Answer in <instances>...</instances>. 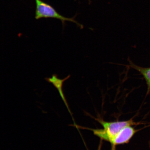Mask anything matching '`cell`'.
<instances>
[{
	"instance_id": "cell-8",
	"label": "cell",
	"mask_w": 150,
	"mask_h": 150,
	"mask_svg": "<svg viewBox=\"0 0 150 150\" xmlns=\"http://www.w3.org/2000/svg\"><path fill=\"white\" fill-rule=\"evenodd\" d=\"M88 1H89V4L91 3V0H88Z\"/></svg>"
},
{
	"instance_id": "cell-3",
	"label": "cell",
	"mask_w": 150,
	"mask_h": 150,
	"mask_svg": "<svg viewBox=\"0 0 150 150\" xmlns=\"http://www.w3.org/2000/svg\"><path fill=\"white\" fill-rule=\"evenodd\" d=\"M137 131L132 126L125 127L114 138L111 145L116 146L128 143Z\"/></svg>"
},
{
	"instance_id": "cell-2",
	"label": "cell",
	"mask_w": 150,
	"mask_h": 150,
	"mask_svg": "<svg viewBox=\"0 0 150 150\" xmlns=\"http://www.w3.org/2000/svg\"><path fill=\"white\" fill-rule=\"evenodd\" d=\"M36 4L35 18L37 20L42 18H54L61 21L63 27H64L66 21L73 22L79 27L83 29V26L75 20V17L68 18L65 17L59 13L51 5L48 4L42 0H35Z\"/></svg>"
},
{
	"instance_id": "cell-1",
	"label": "cell",
	"mask_w": 150,
	"mask_h": 150,
	"mask_svg": "<svg viewBox=\"0 0 150 150\" xmlns=\"http://www.w3.org/2000/svg\"><path fill=\"white\" fill-rule=\"evenodd\" d=\"M96 120L102 125L103 129H88L92 131L93 134L101 140L110 143L114 138L125 127L138 124L132 119L110 122L105 121L100 118H97Z\"/></svg>"
},
{
	"instance_id": "cell-4",
	"label": "cell",
	"mask_w": 150,
	"mask_h": 150,
	"mask_svg": "<svg viewBox=\"0 0 150 150\" xmlns=\"http://www.w3.org/2000/svg\"><path fill=\"white\" fill-rule=\"evenodd\" d=\"M71 76L70 75L67 76V77L65 78L64 79H61L58 78V76L57 74H54L52 75L51 78H46L45 79L49 83H51L53 84V85L55 87L59 92V95H60L62 99L63 102L65 103L66 106H67V109L69 112L71 114V112L69 109L68 105L67 104L66 99L65 98L64 94L63 91V86L64 82L66 80L70 78Z\"/></svg>"
},
{
	"instance_id": "cell-6",
	"label": "cell",
	"mask_w": 150,
	"mask_h": 150,
	"mask_svg": "<svg viewBox=\"0 0 150 150\" xmlns=\"http://www.w3.org/2000/svg\"><path fill=\"white\" fill-rule=\"evenodd\" d=\"M102 140L100 139V141L99 142V145L98 146V150H101L102 149Z\"/></svg>"
},
{
	"instance_id": "cell-7",
	"label": "cell",
	"mask_w": 150,
	"mask_h": 150,
	"mask_svg": "<svg viewBox=\"0 0 150 150\" xmlns=\"http://www.w3.org/2000/svg\"><path fill=\"white\" fill-rule=\"evenodd\" d=\"M110 150H116V146L112 145L111 149Z\"/></svg>"
},
{
	"instance_id": "cell-5",
	"label": "cell",
	"mask_w": 150,
	"mask_h": 150,
	"mask_svg": "<svg viewBox=\"0 0 150 150\" xmlns=\"http://www.w3.org/2000/svg\"><path fill=\"white\" fill-rule=\"evenodd\" d=\"M128 61L129 64L127 66L138 71L145 79L147 86V95L149 94L150 93V67L145 68L139 66L135 64L129 59H128Z\"/></svg>"
},
{
	"instance_id": "cell-9",
	"label": "cell",
	"mask_w": 150,
	"mask_h": 150,
	"mask_svg": "<svg viewBox=\"0 0 150 150\" xmlns=\"http://www.w3.org/2000/svg\"><path fill=\"white\" fill-rule=\"evenodd\" d=\"M149 147H150V142H149Z\"/></svg>"
}]
</instances>
